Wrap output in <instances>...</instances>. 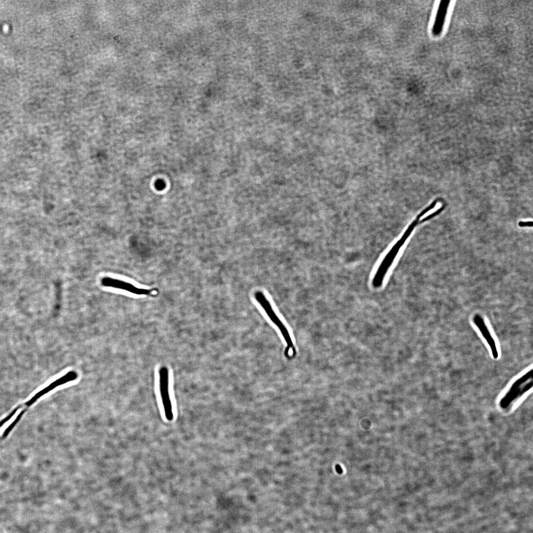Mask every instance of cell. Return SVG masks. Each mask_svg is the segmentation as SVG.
I'll return each mask as SVG.
<instances>
[{
    "label": "cell",
    "mask_w": 533,
    "mask_h": 533,
    "mask_svg": "<svg viewBox=\"0 0 533 533\" xmlns=\"http://www.w3.org/2000/svg\"><path fill=\"white\" fill-rule=\"evenodd\" d=\"M78 377V374L74 370L70 371L65 375L57 379L56 380L53 381L47 386L44 388L43 389L38 392L32 399V402L36 401L37 399L40 397L45 394L48 393L50 391L53 390L56 387L61 385L65 384L68 382L76 380Z\"/></svg>",
    "instance_id": "ba28073f"
},
{
    "label": "cell",
    "mask_w": 533,
    "mask_h": 533,
    "mask_svg": "<svg viewBox=\"0 0 533 533\" xmlns=\"http://www.w3.org/2000/svg\"><path fill=\"white\" fill-rule=\"evenodd\" d=\"M519 226L520 227H532V226H533V222L532 221H528V222H522V221H520L519 223Z\"/></svg>",
    "instance_id": "30bf717a"
},
{
    "label": "cell",
    "mask_w": 533,
    "mask_h": 533,
    "mask_svg": "<svg viewBox=\"0 0 533 533\" xmlns=\"http://www.w3.org/2000/svg\"><path fill=\"white\" fill-rule=\"evenodd\" d=\"M473 320L490 346L493 357L495 359L497 358L498 351L495 342L485 324L484 319L480 314H476L473 317Z\"/></svg>",
    "instance_id": "8992f818"
},
{
    "label": "cell",
    "mask_w": 533,
    "mask_h": 533,
    "mask_svg": "<svg viewBox=\"0 0 533 533\" xmlns=\"http://www.w3.org/2000/svg\"><path fill=\"white\" fill-rule=\"evenodd\" d=\"M256 301L265 311L270 320L275 325L279 330L286 343L285 354L289 357L295 352V347L292 339L287 328L277 315L272 308L269 301L265 295L261 291H257L254 294Z\"/></svg>",
    "instance_id": "7a4b0ae2"
},
{
    "label": "cell",
    "mask_w": 533,
    "mask_h": 533,
    "mask_svg": "<svg viewBox=\"0 0 533 533\" xmlns=\"http://www.w3.org/2000/svg\"><path fill=\"white\" fill-rule=\"evenodd\" d=\"M450 2L449 0H443L439 3L432 28L434 36H439L443 31Z\"/></svg>",
    "instance_id": "52a82bcc"
},
{
    "label": "cell",
    "mask_w": 533,
    "mask_h": 533,
    "mask_svg": "<svg viewBox=\"0 0 533 533\" xmlns=\"http://www.w3.org/2000/svg\"><path fill=\"white\" fill-rule=\"evenodd\" d=\"M420 217L417 216L415 220L409 226L401 238L394 244L386 254L380 264L372 280L374 287H380L383 283L384 277L392 265L399 251L411 234L416 226L420 224Z\"/></svg>",
    "instance_id": "6da1fadb"
},
{
    "label": "cell",
    "mask_w": 533,
    "mask_h": 533,
    "mask_svg": "<svg viewBox=\"0 0 533 533\" xmlns=\"http://www.w3.org/2000/svg\"><path fill=\"white\" fill-rule=\"evenodd\" d=\"M335 468H336V470L337 472L338 473L341 474L343 472L342 468H341L340 465H339L338 464L336 465V466H335Z\"/></svg>",
    "instance_id": "8fae6325"
},
{
    "label": "cell",
    "mask_w": 533,
    "mask_h": 533,
    "mask_svg": "<svg viewBox=\"0 0 533 533\" xmlns=\"http://www.w3.org/2000/svg\"><path fill=\"white\" fill-rule=\"evenodd\" d=\"M100 283L104 287L122 290L138 295H150L152 292L150 290L140 288L129 282L108 276L102 277Z\"/></svg>",
    "instance_id": "5b68a950"
},
{
    "label": "cell",
    "mask_w": 533,
    "mask_h": 533,
    "mask_svg": "<svg viewBox=\"0 0 533 533\" xmlns=\"http://www.w3.org/2000/svg\"><path fill=\"white\" fill-rule=\"evenodd\" d=\"M533 386L532 371L527 372L517 380L501 399L499 405L503 409H509L517 400Z\"/></svg>",
    "instance_id": "3957f363"
},
{
    "label": "cell",
    "mask_w": 533,
    "mask_h": 533,
    "mask_svg": "<svg viewBox=\"0 0 533 533\" xmlns=\"http://www.w3.org/2000/svg\"><path fill=\"white\" fill-rule=\"evenodd\" d=\"M159 390L164 412L167 420L173 419L172 405L169 391V371L165 366H162L159 370Z\"/></svg>",
    "instance_id": "277c9868"
},
{
    "label": "cell",
    "mask_w": 533,
    "mask_h": 533,
    "mask_svg": "<svg viewBox=\"0 0 533 533\" xmlns=\"http://www.w3.org/2000/svg\"><path fill=\"white\" fill-rule=\"evenodd\" d=\"M155 187L157 190H161L165 188V184L163 181L158 180L155 183Z\"/></svg>",
    "instance_id": "9c48e42d"
}]
</instances>
